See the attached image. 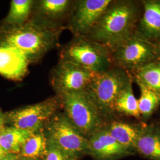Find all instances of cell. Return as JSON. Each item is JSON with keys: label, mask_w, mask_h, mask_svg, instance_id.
Wrapping results in <instances>:
<instances>
[{"label": "cell", "mask_w": 160, "mask_h": 160, "mask_svg": "<svg viewBox=\"0 0 160 160\" xmlns=\"http://www.w3.org/2000/svg\"><path fill=\"white\" fill-rule=\"evenodd\" d=\"M12 26L0 33V46L16 48L29 60L45 53L55 40L51 30L33 23Z\"/></svg>", "instance_id": "cell-1"}, {"label": "cell", "mask_w": 160, "mask_h": 160, "mask_svg": "<svg viewBox=\"0 0 160 160\" xmlns=\"http://www.w3.org/2000/svg\"><path fill=\"white\" fill-rule=\"evenodd\" d=\"M62 96L66 117L84 137H90L100 129L101 113L86 90Z\"/></svg>", "instance_id": "cell-2"}, {"label": "cell", "mask_w": 160, "mask_h": 160, "mask_svg": "<svg viewBox=\"0 0 160 160\" xmlns=\"http://www.w3.org/2000/svg\"><path fill=\"white\" fill-rule=\"evenodd\" d=\"M135 17V11L128 4L108 8L93 28V36L107 44L119 45L126 39Z\"/></svg>", "instance_id": "cell-3"}, {"label": "cell", "mask_w": 160, "mask_h": 160, "mask_svg": "<svg viewBox=\"0 0 160 160\" xmlns=\"http://www.w3.org/2000/svg\"><path fill=\"white\" fill-rule=\"evenodd\" d=\"M46 135L48 143L59 149L74 160L88 154V141L72 125L65 115L52 118L48 123Z\"/></svg>", "instance_id": "cell-4"}, {"label": "cell", "mask_w": 160, "mask_h": 160, "mask_svg": "<svg viewBox=\"0 0 160 160\" xmlns=\"http://www.w3.org/2000/svg\"><path fill=\"white\" fill-rule=\"evenodd\" d=\"M129 82L121 72L103 71L96 72L86 90L100 113L108 112L113 109L116 99Z\"/></svg>", "instance_id": "cell-5"}, {"label": "cell", "mask_w": 160, "mask_h": 160, "mask_svg": "<svg viewBox=\"0 0 160 160\" xmlns=\"http://www.w3.org/2000/svg\"><path fill=\"white\" fill-rule=\"evenodd\" d=\"M57 108V102L49 99L8 113L7 116L12 126L33 133L42 129Z\"/></svg>", "instance_id": "cell-6"}, {"label": "cell", "mask_w": 160, "mask_h": 160, "mask_svg": "<svg viewBox=\"0 0 160 160\" xmlns=\"http://www.w3.org/2000/svg\"><path fill=\"white\" fill-rule=\"evenodd\" d=\"M96 72L69 61L60 63L52 77L55 89L61 94L85 90Z\"/></svg>", "instance_id": "cell-7"}, {"label": "cell", "mask_w": 160, "mask_h": 160, "mask_svg": "<svg viewBox=\"0 0 160 160\" xmlns=\"http://www.w3.org/2000/svg\"><path fill=\"white\" fill-rule=\"evenodd\" d=\"M118 45L116 57L126 67L139 69L151 62L155 55L151 44L139 37L128 38Z\"/></svg>", "instance_id": "cell-8"}, {"label": "cell", "mask_w": 160, "mask_h": 160, "mask_svg": "<svg viewBox=\"0 0 160 160\" xmlns=\"http://www.w3.org/2000/svg\"><path fill=\"white\" fill-rule=\"evenodd\" d=\"M63 60L69 61L95 72L103 71L107 59L102 51L83 40L72 42L64 51Z\"/></svg>", "instance_id": "cell-9"}, {"label": "cell", "mask_w": 160, "mask_h": 160, "mask_svg": "<svg viewBox=\"0 0 160 160\" xmlns=\"http://www.w3.org/2000/svg\"><path fill=\"white\" fill-rule=\"evenodd\" d=\"M88 141V154L97 160H116L133 154L118 143L106 129H99Z\"/></svg>", "instance_id": "cell-10"}, {"label": "cell", "mask_w": 160, "mask_h": 160, "mask_svg": "<svg viewBox=\"0 0 160 160\" xmlns=\"http://www.w3.org/2000/svg\"><path fill=\"white\" fill-rule=\"evenodd\" d=\"M111 2L110 0L80 1L72 18L74 28L81 33H86L93 29Z\"/></svg>", "instance_id": "cell-11"}, {"label": "cell", "mask_w": 160, "mask_h": 160, "mask_svg": "<svg viewBox=\"0 0 160 160\" xmlns=\"http://www.w3.org/2000/svg\"><path fill=\"white\" fill-rule=\"evenodd\" d=\"M27 57L16 48L0 46V74L17 80L26 74L29 65Z\"/></svg>", "instance_id": "cell-12"}, {"label": "cell", "mask_w": 160, "mask_h": 160, "mask_svg": "<svg viewBox=\"0 0 160 160\" xmlns=\"http://www.w3.org/2000/svg\"><path fill=\"white\" fill-rule=\"evenodd\" d=\"M135 151L149 160H160V127L141 128Z\"/></svg>", "instance_id": "cell-13"}, {"label": "cell", "mask_w": 160, "mask_h": 160, "mask_svg": "<svg viewBox=\"0 0 160 160\" xmlns=\"http://www.w3.org/2000/svg\"><path fill=\"white\" fill-rule=\"evenodd\" d=\"M32 133L14 126L0 129V147L6 154L19 155Z\"/></svg>", "instance_id": "cell-14"}, {"label": "cell", "mask_w": 160, "mask_h": 160, "mask_svg": "<svg viewBox=\"0 0 160 160\" xmlns=\"http://www.w3.org/2000/svg\"><path fill=\"white\" fill-rule=\"evenodd\" d=\"M114 139L132 152L135 151L141 129L130 124L115 122L106 129Z\"/></svg>", "instance_id": "cell-15"}, {"label": "cell", "mask_w": 160, "mask_h": 160, "mask_svg": "<svg viewBox=\"0 0 160 160\" xmlns=\"http://www.w3.org/2000/svg\"><path fill=\"white\" fill-rule=\"evenodd\" d=\"M48 151V139L42 129L33 132L24 143L19 155L27 158L42 160Z\"/></svg>", "instance_id": "cell-16"}, {"label": "cell", "mask_w": 160, "mask_h": 160, "mask_svg": "<svg viewBox=\"0 0 160 160\" xmlns=\"http://www.w3.org/2000/svg\"><path fill=\"white\" fill-rule=\"evenodd\" d=\"M137 82L155 92L160 100V61L149 62L138 69Z\"/></svg>", "instance_id": "cell-17"}, {"label": "cell", "mask_w": 160, "mask_h": 160, "mask_svg": "<svg viewBox=\"0 0 160 160\" xmlns=\"http://www.w3.org/2000/svg\"><path fill=\"white\" fill-rule=\"evenodd\" d=\"M142 27L151 36H160V2L151 1L145 3Z\"/></svg>", "instance_id": "cell-18"}, {"label": "cell", "mask_w": 160, "mask_h": 160, "mask_svg": "<svg viewBox=\"0 0 160 160\" xmlns=\"http://www.w3.org/2000/svg\"><path fill=\"white\" fill-rule=\"evenodd\" d=\"M113 109L135 118H138L141 115L138 101L133 94L131 82L126 85L116 99Z\"/></svg>", "instance_id": "cell-19"}, {"label": "cell", "mask_w": 160, "mask_h": 160, "mask_svg": "<svg viewBox=\"0 0 160 160\" xmlns=\"http://www.w3.org/2000/svg\"><path fill=\"white\" fill-rule=\"evenodd\" d=\"M33 1L30 0H13L6 18V23L12 26L23 24L29 16Z\"/></svg>", "instance_id": "cell-20"}, {"label": "cell", "mask_w": 160, "mask_h": 160, "mask_svg": "<svg viewBox=\"0 0 160 160\" xmlns=\"http://www.w3.org/2000/svg\"><path fill=\"white\" fill-rule=\"evenodd\" d=\"M138 83L141 90V96L138 100L139 113L143 116L148 117L160 104V98L147 87L140 82Z\"/></svg>", "instance_id": "cell-21"}, {"label": "cell", "mask_w": 160, "mask_h": 160, "mask_svg": "<svg viewBox=\"0 0 160 160\" xmlns=\"http://www.w3.org/2000/svg\"><path fill=\"white\" fill-rule=\"evenodd\" d=\"M43 12L50 16H57L65 12L69 4L67 0H43L41 1Z\"/></svg>", "instance_id": "cell-22"}, {"label": "cell", "mask_w": 160, "mask_h": 160, "mask_svg": "<svg viewBox=\"0 0 160 160\" xmlns=\"http://www.w3.org/2000/svg\"><path fill=\"white\" fill-rule=\"evenodd\" d=\"M42 160H75L64 153L54 145L48 143V151L45 157Z\"/></svg>", "instance_id": "cell-23"}, {"label": "cell", "mask_w": 160, "mask_h": 160, "mask_svg": "<svg viewBox=\"0 0 160 160\" xmlns=\"http://www.w3.org/2000/svg\"><path fill=\"white\" fill-rule=\"evenodd\" d=\"M19 155L11 154H8L5 157L0 160H18Z\"/></svg>", "instance_id": "cell-24"}, {"label": "cell", "mask_w": 160, "mask_h": 160, "mask_svg": "<svg viewBox=\"0 0 160 160\" xmlns=\"http://www.w3.org/2000/svg\"><path fill=\"white\" fill-rule=\"evenodd\" d=\"M5 121V116L2 114V112L0 110V129L2 128V125Z\"/></svg>", "instance_id": "cell-25"}, {"label": "cell", "mask_w": 160, "mask_h": 160, "mask_svg": "<svg viewBox=\"0 0 160 160\" xmlns=\"http://www.w3.org/2000/svg\"><path fill=\"white\" fill-rule=\"evenodd\" d=\"M7 155V154H6V152L3 151V149L0 147V160L5 157Z\"/></svg>", "instance_id": "cell-26"}, {"label": "cell", "mask_w": 160, "mask_h": 160, "mask_svg": "<svg viewBox=\"0 0 160 160\" xmlns=\"http://www.w3.org/2000/svg\"><path fill=\"white\" fill-rule=\"evenodd\" d=\"M155 55L158 57L160 60V44L156 49H155Z\"/></svg>", "instance_id": "cell-27"}, {"label": "cell", "mask_w": 160, "mask_h": 160, "mask_svg": "<svg viewBox=\"0 0 160 160\" xmlns=\"http://www.w3.org/2000/svg\"><path fill=\"white\" fill-rule=\"evenodd\" d=\"M18 160H35V159H30V158H24V157H21V156H20V155H19V157H18Z\"/></svg>", "instance_id": "cell-28"}]
</instances>
